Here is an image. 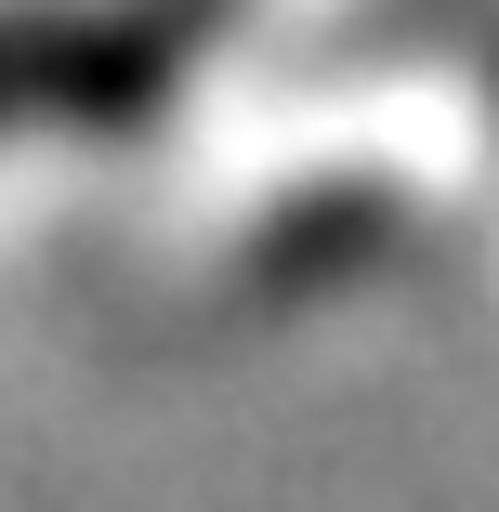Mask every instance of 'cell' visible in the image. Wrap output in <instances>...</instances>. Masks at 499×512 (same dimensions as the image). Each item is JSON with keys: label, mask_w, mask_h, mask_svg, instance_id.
I'll use <instances>...</instances> for the list:
<instances>
[{"label": "cell", "mask_w": 499, "mask_h": 512, "mask_svg": "<svg viewBox=\"0 0 499 512\" xmlns=\"http://www.w3.org/2000/svg\"><path fill=\"white\" fill-rule=\"evenodd\" d=\"M486 106H499V40H486Z\"/></svg>", "instance_id": "cell-2"}, {"label": "cell", "mask_w": 499, "mask_h": 512, "mask_svg": "<svg viewBox=\"0 0 499 512\" xmlns=\"http://www.w3.org/2000/svg\"><path fill=\"white\" fill-rule=\"evenodd\" d=\"M237 0H14L0 14V145L14 132H145Z\"/></svg>", "instance_id": "cell-1"}]
</instances>
